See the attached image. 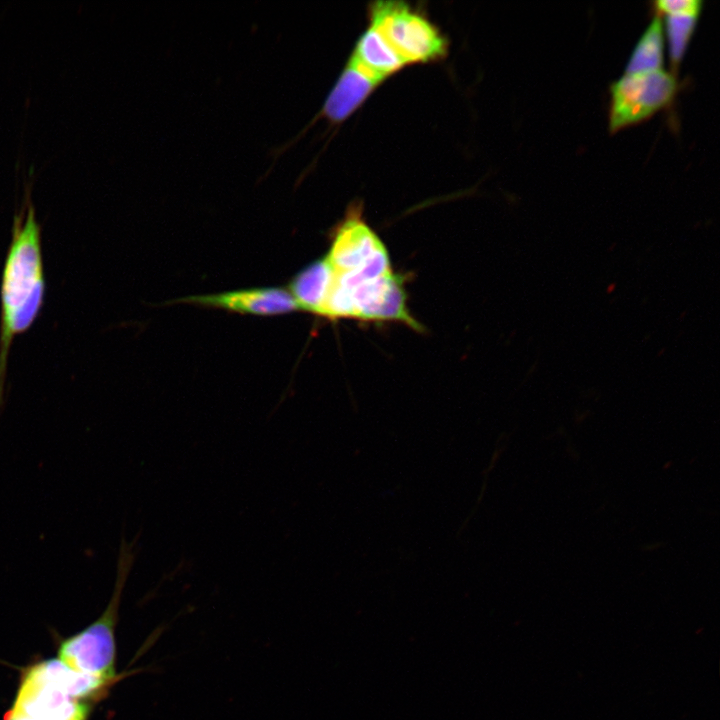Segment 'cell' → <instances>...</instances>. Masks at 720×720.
Returning a JSON list of instances; mask_svg holds the SVG:
<instances>
[{"label": "cell", "mask_w": 720, "mask_h": 720, "mask_svg": "<svg viewBox=\"0 0 720 720\" xmlns=\"http://www.w3.org/2000/svg\"><path fill=\"white\" fill-rule=\"evenodd\" d=\"M332 280V270L325 257L299 271L289 284V292L299 310L319 315Z\"/></svg>", "instance_id": "obj_10"}, {"label": "cell", "mask_w": 720, "mask_h": 720, "mask_svg": "<svg viewBox=\"0 0 720 720\" xmlns=\"http://www.w3.org/2000/svg\"><path fill=\"white\" fill-rule=\"evenodd\" d=\"M25 205L13 218L11 241L0 286V412L4 403L9 352L16 336L31 328L45 297L41 225L27 190Z\"/></svg>", "instance_id": "obj_1"}, {"label": "cell", "mask_w": 720, "mask_h": 720, "mask_svg": "<svg viewBox=\"0 0 720 720\" xmlns=\"http://www.w3.org/2000/svg\"><path fill=\"white\" fill-rule=\"evenodd\" d=\"M350 59L381 82L405 66L379 32L371 26L359 37Z\"/></svg>", "instance_id": "obj_9"}, {"label": "cell", "mask_w": 720, "mask_h": 720, "mask_svg": "<svg viewBox=\"0 0 720 720\" xmlns=\"http://www.w3.org/2000/svg\"><path fill=\"white\" fill-rule=\"evenodd\" d=\"M678 86L676 76L663 68L624 73L610 86V133L646 121L670 105Z\"/></svg>", "instance_id": "obj_4"}, {"label": "cell", "mask_w": 720, "mask_h": 720, "mask_svg": "<svg viewBox=\"0 0 720 720\" xmlns=\"http://www.w3.org/2000/svg\"><path fill=\"white\" fill-rule=\"evenodd\" d=\"M44 676L70 697L79 700L101 695L113 684L111 681L73 670L59 659L37 664Z\"/></svg>", "instance_id": "obj_11"}, {"label": "cell", "mask_w": 720, "mask_h": 720, "mask_svg": "<svg viewBox=\"0 0 720 720\" xmlns=\"http://www.w3.org/2000/svg\"><path fill=\"white\" fill-rule=\"evenodd\" d=\"M700 13L664 15L663 28L668 41L671 73L676 76L688 43L695 31Z\"/></svg>", "instance_id": "obj_13"}, {"label": "cell", "mask_w": 720, "mask_h": 720, "mask_svg": "<svg viewBox=\"0 0 720 720\" xmlns=\"http://www.w3.org/2000/svg\"><path fill=\"white\" fill-rule=\"evenodd\" d=\"M337 273L356 272L389 259L385 245L366 224L360 207H352L333 232L325 256Z\"/></svg>", "instance_id": "obj_5"}, {"label": "cell", "mask_w": 720, "mask_h": 720, "mask_svg": "<svg viewBox=\"0 0 720 720\" xmlns=\"http://www.w3.org/2000/svg\"><path fill=\"white\" fill-rule=\"evenodd\" d=\"M664 38L662 16L655 13L635 45L627 62L625 73L662 69Z\"/></svg>", "instance_id": "obj_12"}, {"label": "cell", "mask_w": 720, "mask_h": 720, "mask_svg": "<svg viewBox=\"0 0 720 720\" xmlns=\"http://www.w3.org/2000/svg\"><path fill=\"white\" fill-rule=\"evenodd\" d=\"M6 720H26L25 718L17 715H11L7 713V719Z\"/></svg>", "instance_id": "obj_15"}, {"label": "cell", "mask_w": 720, "mask_h": 720, "mask_svg": "<svg viewBox=\"0 0 720 720\" xmlns=\"http://www.w3.org/2000/svg\"><path fill=\"white\" fill-rule=\"evenodd\" d=\"M369 20L405 65L436 61L447 54L448 42L440 30L405 2H374Z\"/></svg>", "instance_id": "obj_3"}, {"label": "cell", "mask_w": 720, "mask_h": 720, "mask_svg": "<svg viewBox=\"0 0 720 720\" xmlns=\"http://www.w3.org/2000/svg\"><path fill=\"white\" fill-rule=\"evenodd\" d=\"M138 537L131 541L121 537L116 580L112 597L102 615L86 629L64 640L58 651L59 660L75 671L114 682L115 638L121 596L136 560Z\"/></svg>", "instance_id": "obj_2"}, {"label": "cell", "mask_w": 720, "mask_h": 720, "mask_svg": "<svg viewBox=\"0 0 720 720\" xmlns=\"http://www.w3.org/2000/svg\"><path fill=\"white\" fill-rule=\"evenodd\" d=\"M381 81L349 59L317 117L340 123L351 115Z\"/></svg>", "instance_id": "obj_8"}, {"label": "cell", "mask_w": 720, "mask_h": 720, "mask_svg": "<svg viewBox=\"0 0 720 720\" xmlns=\"http://www.w3.org/2000/svg\"><path fill=\"white\" fill-rule=\"evenodd\" d=\"M8 714L26 720H86L88 707L47 679L36 664L24 674Z\"/></svg>", "instance_id": "obj_6"}, {"label": "cell", "mask_w": 720, "mask_h": 720, "mask_svg": "<svg viewBox=\"0 0 720 720\" xmlns=\"http://www.w3.org/2000/svg\"><path fill=\"white\" fill-rule=\"evenodd\" d=\"M700 0H660L654 2L655 13L661 16L682 13H700L702 10Z\"/></svg>", "instance_id": "obj_14"}, {"label": "cell", "mask_w": 720, "mask_h": 720, "mask_svg": "<svg viewBox=\"0 0 720 720\" xmlns=\"http://www.w3.org/2000/svg\"><path fill=\"white\" fill-rule=\"evenodd\" d=\"M178 301L260 316L281 315L299 310L290 292L277 287L189 296Z\"/></svg>", "instance_id": "obj_7"}]
</instances>
